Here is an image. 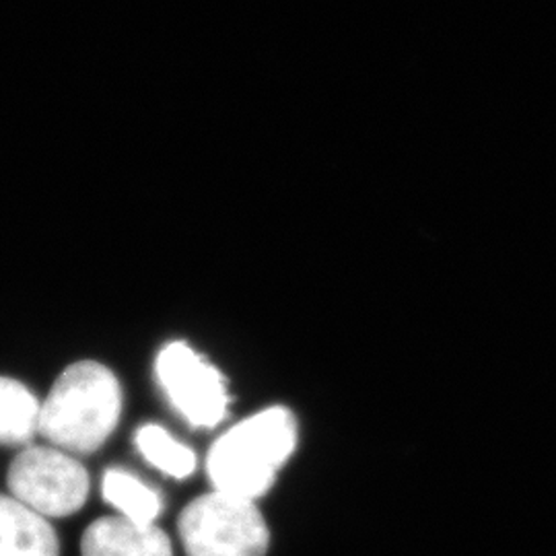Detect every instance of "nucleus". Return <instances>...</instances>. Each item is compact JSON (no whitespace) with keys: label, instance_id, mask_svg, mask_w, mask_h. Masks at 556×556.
Listing matches in <instances>:
<instances>
[{"label":"nucleus","instance_id":"f03ea898","mask_svg":"<svg viewBox=\"0 0 556 556\" xmlns=\"http://www.w3.org/2000/svg\"><path fill=\"white\" fill-rule=\"evenodd\" d=\"M298 445V420L287 408H268L220 435L206 457L213 486L238 497L268 493Z\"/></svg>","mask_w":556,"mask_h":556},{"label":"nucleus","instance_id":"39448f33","mask_svg":"<svg viewBox=\"0 0 556 556\" xmlns=\"http://www.w3.org/2000/svg\"><path fill=\"white\" fill-rule=\"evenodd\" d=\"M155 371L169 402L192 427L211 429L227 415L225 379L188 344H167L157 357Z\"/></svg>","mask_w":556,"mask_h":556},{"label":"nucleus","instance_id":"7ed1b4c3","mask_svg":"<svg viewBox=\"0 0 556 556\" xmlns=\"http://www.w3.org/2000/svg\"><path fill=\"white\" fill-rule=\"evenodd\" d=\"M178 532L188 556H264L270 542L256 503L217 489L184 509Z\"/></svg>","mask_w":556,"mask_h":556},{"label":"nucleus","instance_id":"6e6552de","mask_svg":"<svg viewBox=\"0 0 556 556\" xmlns=\"http://www.w3.org/2000/svg\"><path fill=\"white\" fill-rule=\"evenodd\" d=\"M41 404L17 379L0 376V443L27 445L38 435Z\"/></svg>","mask_w":556,"mask_h":556},{"label":"nucleus","instance_id":"0eeeda50","mask_svg":"<svg viewBox=\"0 0 556 556\" xmlns=\"http://www.w3.org/2000/svg\"><path fill=\"white\" fill-rule=\"evenodd\" d=\"M59 536L46 517L0 495V556H59Z\"/></svg>","mask_w":556,"mask_h":556},{"label":"nucleus","instance_id":"1a4fd4ad","mask_svg":"<svg viewBox=\"0 0 556 556\" xmlns=\"http://www.w3.org/2000/svg\"><path fill=\"white\" fill-rule=\"evenodd\" d=\"M101 493L112 507L118 509L119 516L139 523H155L163 507V501L151 486L122 468H110L105 472Z\"/></svg>","mask_w":556,"mask_h":556},{"label":"nucleus","instance_id":"423d86ee","mask_svg":"<svg viewBox=\"0 0 556 556\" xmlns=\"http://www.w3.org/2000/svg\"><path fill=\"white\" fill-rule=\"evenodd\" d=\"M83 556H174L167 534L155 523L128 517L96 519L80 540Z\"/></svg>","mask_w":556,"mask_h":556},{"label":"nucleus","instance_id":"20e7f679","mask_svg":"<svg viewBox=\"0 0 556 556\" xmlns=\"http://www.w3.org/2000/svg\"><path fill=\"white\" fill-rule=\"evenodd\" d=\"M7 484L11 497L43 517L73 516L89 497L85 466L59 447H25L11 464Z\"/></svg>","mask_w":556,"mask_h":556},{"label":"nucleus","instance_id":"f257e3e1","mask_svg":"<svg viewBox=\"0 0 556 556\" xmlns=\"http://www.w3.org/2000/svg\"><path fill=\"white\" fill-rule=\"evenodd\" d=\"M119 413L122 388L114 371L79 361L62 371L41 404L38 433L71 456H89L116 431Z\"/></svg>","mask_w":556,"mask_h":556},{"label":"nucleus","instance_id":"9d476101","mask_svg":"<svg viewBox=\"0 0 556 556\" xmlns=\"http://www.w3.org/2000/svg\"><path fill=\"white\" fill-rule=\"evenodd\" d=\"M137 450L167 477L188 478L197 470V454L157 425H142L137 431Z\"/></svg>","mask_w":556,"mask_h":556}]
</instances>
